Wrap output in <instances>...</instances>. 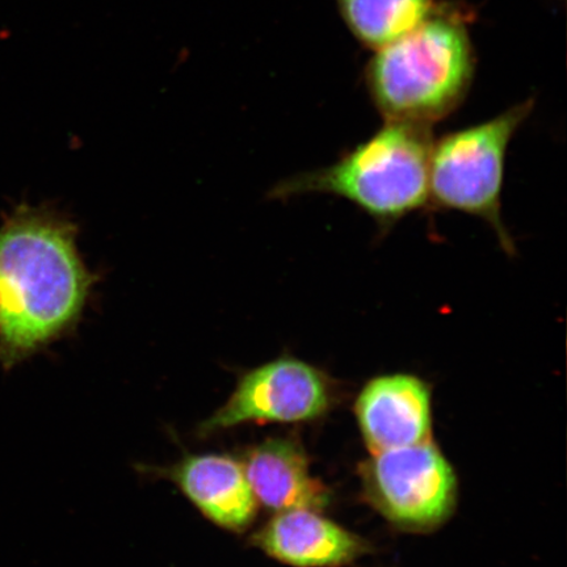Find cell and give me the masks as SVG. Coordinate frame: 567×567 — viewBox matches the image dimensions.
Returning <instances> with one entry per match:
<instances>
[{
    "mask_svg": "<svg viewBox=\"0 0 567 567\" xmlns=\"http://www.w3.org/2000/svg\"><path fill=\"white\" fill-rule=\"evenodd\" d=\"M340 16L361 44L380 51L420 25L432 0H337Z\"/></svg>",
    "mask_w": 567,
    "mask_h": 567,
    "instance_id": "8fae6325",
    "label": "cell"
},
{
    "mask_svg": "<svg viewBox=\"0 0 567 567\" xmlns=\"http://www.w3.org/2000/svg\"><path fill=\"white\" fill-rule=\"evenodd\" d=\"M331 401L329 381L321 371L299 359L280 358L246 373L202 432L212 434L245 423L309 422L322 416Z\"/></svg>",
    "mask_w": 567,
    "mask_h": 567,
    "instance_id": "8992f818",
    "label": "cell"
},
{
    "mask_svg": "<svg viewBox=\"0 0 567 567\" xmlns=\"http://www.w3.org/2000/svg\"><path fill=\"white\" fill-rule=\"evenodd\" d=\"M474 75V53L464 20L431 11L420 25L374 54L367 86L385 122L431 126L463 103Z\"/></svg>",
    "mask_w": 567,
    "mask_h": 567,
    "instance_id": "7a4b0ae2",
    "label": "cell"
},
{
    "mask_svg": "<svg viewBox=\"0 0 567 567\" xmlns=\"http://www.w3.org/2000/svg\"><path fill=\"white\" fill-rule=\"evenodd\" d=\"M92 281L73 226L18 213L0 230V342L16 353L51 342L81 317Z\"/></svg>",
    "mask_w": 567,
    "mask_h": 567,
    "instance_id": "6da1fadb",
    "label": "cell"
},
{
    "mask_svg": "<svg viewBox=\"0 0 567 567\" xmlns=\"http://www.w3.org/2000/svg\"><path fill=\"white\" fill-rule=\"evenodd\" d=\"M534 106L530 99L485 123L446 133L431 148L430 203L484 219L509 255L515 244L501 216L506 155Z\"/></svg>",
    "mask_w": 567,
    "mask_h": 567,
    "instance_id": "277c9868",
    "label": "cell"
},
{
    "mask_svg": "<svg viewBox=\"0 0 567 567\" xmlns=\"http://www.w3.org/2000/svg\"><path fill=\"white\" fill-rule=\"evenodd\" d=\"M187 498L217 526L244 530L257 515L258 502L243 464L228 456H189L168 472Z\"/></svg>",
    "mask_w": 567,
    "mask_h": 567,
    "instance_id": "30bf717a",
    "label": "cell"
},
{
    "mask_svg": "<svg viewBox=\"0 0 567 567\" xmlns=\"http://www.w3.org/2000/svg\"><path fill=\"white\" fill-rule=\"evenodd\" d=\"M431 126L385 122L334 165L282 182L275 197L334 195L389 228L430 203Z\"/></svg>",
    "mask_w": 567,
    "mask_h": 567,
    "instance_id": "3957f363",
    "label": "cell"
},
{
    "mask_svg": "<svg viewBox=\"0 0 567 567\" xmlns=\"http://www.w3.org/2000/svg\"><path fill=\"white\" fill-rule=\"evenodd\" d=\"M354 410L372 453L431 441L430 390L415 375L399 373L371 380L361 390Z\"/></svg>",
    "mask_w": 567,
    "mask_h": 567,
    "instance_id": "52a82bcc",
    "label": "cell"
},
{
    "mask_svg": "<svg viewBox=\"0 0 567 567\" xmlns=\"http://www.w3.org/2000/svg\"><path fill=\"white\" fill-rule=\"evenodd\" d=\"M363 478L373 505L400 527L439 526L455 507V473L431 441L372 453L364 465Z\"/></svg>",
    "mask_w": 567,
    "mask_h": 567,
    "instance_id": "5b68a950",
    "label": "cell"
},
{
    "mask_svg": "<svg viewBox=\"0 0 567 567\" xmlns=\"http://www.w3.org/2000/svg\"><path fill=\"white\" fill-rule=\"evenodd\" d=\"M268 556L296 567H338L363 555L367 545L315 509L281 512L254 537Z\"/></svg>",
    "mask_w": 567,
    "mask_h": 567,
    "instance_id": "ba28073f",
    "label": "cell"
},
{
    "mask_svg": "<svg viewBox=\"0 0 567 567\" xmlns=\"http://www.w3.org/2000/svg\"><path fill=\"white\" fill-rule=\"evenodd\" d=\"M243 466L255 499L272 512H321L328 506V491L311 476L307 455L293 441L269 439L255 445Z\"/></svg>",
    "mask_w": 567,
    "mask_h": 567,
    "instance_id": "9c48e42d",
    "label": "cell"
}]
</instances>
